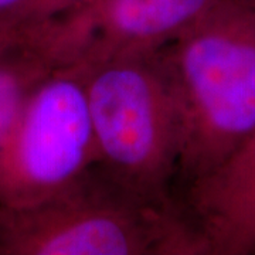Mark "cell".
<instances>
[{"mask_svg":"<svg viewBox=\"0 0 255 255\" xmlns=\"http://www.w3.org/2000/svg\"><path fill=\"white\" fill-rule=\"evenodd\" d=\"M36 0H0V31L27 21Z\"/></svg>","mask_w":255,"mask_h":255,"instance_id":"obj_8","label":"cell"},{"mask_svg":"<svg viewBox=\"0 0 255 255\" xmlns=\"http://www.w3.org/2000/svg\"><path fill=\"white\" fill-rule=\"evenodd\" d=\"M179 105V173L211 170L255 132V13L221 0L157 51Z\"/></svg>","mask_w":255,"mask_h":255,"instance_id":"obj_1","label":"cell"},{"mask_svg":"<svg viewBox=\"0 0 255 255\" xmlns=\"http://www.w3.org/2000/svg\"><path fill=\"white\" fill-rule=\"evenodd\" d=\"M53 68L14 37L0 31V152L30 94Z\"/></svg>","mask_w":255,"mask_h":255,"instance_id":"obj_7","label":"cell"},{"mask_svg":"<svg viewBox=\"0 0 255 255\" xmlns=\"http://www.w3.org/2000/svg\"><path fill=\"white\" fill-rule=\"evenodd\" d=\"M182 210L201 255L255 254V132L186 184Z\"/></svg>","mask_w":255,"mask_h":255,"instance_id":"obj_6","label":"cell"},{"mask_svg":"<svg viewBox=\"0 0 255 255\" xmlns=\"http://www.w3.org/2000/svg\"><path fill=\"white\" fill-rule=\"evenodd\" d=\"M85 1L87 0H36L27 21L51 17V16L73 9L75 6H80Z\"/></svg>","mask_w":255,"mask_h":255,"instance_id":"obj_9","label":"cell"},{"mask_svg":"<svg viewBox=\"0 0 255 255\" xmlns=\"http://www.w3.org/2000/svg\"><path fill=\"white\" fill-rule=\"evenodd\" d=\"M221 0H87L51 17L10 30L21 46L61 67L150 55L162 50Z\"/></svg>","mask_w":255,"mask_h":255,"instance_id":"obj_5","label":"cell"},{"mask_svg":"<svg viewBox=\"0 0 255 255\" xmlns=\"http://www.w3.org/2000/svg\"><path fill=\"white\" fill-rule=\"evenodd\" d=\"M82 70L98 167L145 199L174 204L170 187L179 173L182 128L159 53Z\"/></svg>","mask_w":255,"mask_h":255,"instance_id":"obj_3","label":"cell"},{"mask_svg":"<svg viewBox=\"0 0 255 255\" xmlns=\"http://www.w3.org/2000/svg\"><path fill=\"white\" fill-rule=\"evenodd\" d=\"M0 255H200L183 210L145 199L98 166L57 196L0 206Z\"/></svg>","mask_w":255,"mask_h":255,"instance_id":"obj_2","label":"cell"},{"mask_svg":"<svg viewBox=\"0 0 255 255\" xmlns=\"http://www.w3.org/2000/svg\"><path fill=\"white\" fill-rule=\"evenodd\" d=\"M251 4H253V9H254V13H255V0H251Z\"/></svg>","mask_w":255,"mask_h":255,"instance_id":"obj_10","label":"cell"},{"mask_svg":"<svg viewBox=\"0 0 255 255\" xmlns=\"http://www.w3.org/2000/svg\"><path fill=\"white\" fill-rule=\"evenodd\" d=\"M95 166L84 70L55 68L30 94L0 152V206L48 200Z\"/></svg>","mask_w":255,"mask_h":255,"instance_id":"obj_4","label":"cell"}]
</instances>
